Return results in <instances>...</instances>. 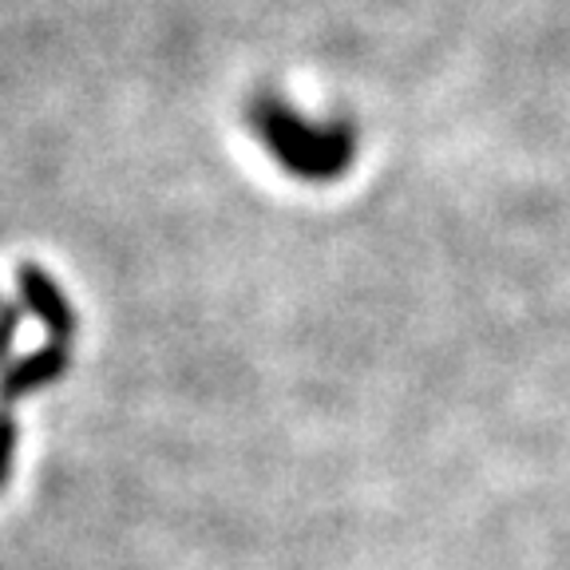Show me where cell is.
Here are the masks:
<instances>
[{
    "label": "cell",
    "mask_w": 570,
    "mask_h": 570,
    "mask_svg": "<svg viewBox=\"0 0 570 570\" xmlns=\"http://www.w3.org/2000/svg\"><path fill=\"white\" fill-rule=\"evenodd\" d=\"M258 124L266 142L282 155V163H289L302 175H333V170L345 167V155L353 151V142L345 139V131L321 135L309 124H302L294 111H282L274 104L262 107Z\"/></svg>",
    "instance_id": "cell-1"
}]
</instances>
